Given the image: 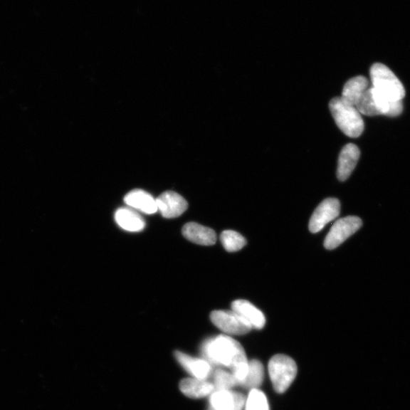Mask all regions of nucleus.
Instances as JSON below:
<instances>
[{
  "instance_id": "obj_1",
  "label": "nucleus",
  "mask_w": 410,
  "mask_h": 410,
  "mask_svg": "<svg viewBox=\"0 0 410 410\" xmlns=\"http://www.w3.org/2000/svg\"><path fill=\"white\" fill-rule=\"evenodd\" d=\"M201 351L204 359L216 366L231 368L232 371L248 362L242 345L226 335L205 340Z\"/></svg>"
},
{
  "instance_id": "obj_2",
  "label": "nucleus",
  "mask_w": 410,
  "mask_h": 410,
  "mask_svg": "<svg viewBox=\"0 0 410 410\" xmlns=\"http://www.w3.org/2000/svg\"><path fill=\"white\" fill-rule=\"evenodd\" d=\"M330 112L339 129L350 138H357L364 131V122L356 107L347 104L341 98H335L329 104Z\"/></svg>"
},
{
  "instance_id": "obj_3",
  "label": "nucleus",
  "mask_w": 410,
  "mask_h": 410,
  "mask_svg": "<svg viewBox=\"0 0 410 410\" xmlns=\"http://www.w3.org/2000/svg\"><path fill=\"white\" fill-rule=\"evenodd\" d=\"M372 88L377 93L397 100L405 97V89L390 68L382 63H374L370 70Z\"/></svg>"
},
{
  "instance_id": "obj_4",
  "label": "nucleus",
  "mask_w": 410,
  "mask_h": 410,
  "mask_svg": "<svg viewBox=\"0 0 410 410\" xmlns=\"http://www.w3.org/2000/svg\"><path fill=\"white\" fill-rule=\"evenodd\" d=\"M268 372L273 389L282 394L286 391L298 374L295 361L286 355L273 357L268 364Z\"/></svg>"
},
{
  "instance_id": "obj_5",
  "label": "nucleus",
  "mask_w": 410,
  "mask_h": 410,
  "mask_svg": "<svg viewBox=\"0 0 410 410\" xmlns=\"http://www.w3.org/2000/svg\"><path fill=\"white\" fill-rule=\"evenodd\" d=\"M362 226V221L358 216H349L338 220L325 239V248L332 250L337 248L357 232Z\"/></svg>"
},
{
  "instance_id": "obj_6",
  "label": "nucleus",
  "mask_w": 410,
  "mask_h": 410,
  "mask_svg": "<svg viewBox=\"0 0 410 410\" xmlns=\"http://www.w3.org/2000/svg\"><path fill=\"white\" fill-rule=\"evenodd\" d=\"M210 317L212 323L227 335H244L253 329L242 317L233 310L214 311Z\"/></svg>"
},
{
  "instance_id": "obj_7",
  "label": "nucleus",
  "mask_w": 410,
  "mask_h": 410,
  "mask_svg": "<svg viewBox=\"0 0 410 410\" xmlns=\"http://www.w3.org/2000/svg\"><path fill=\"white\" fill-rule=\"evenodd\" d=\"M340 212V203L338 199L330 198L323 201L312 216L309 225L310 232H320L328 223L337 218Z\"/></svg>"
},
{
  "instance_id": "obj_8",
  "label": "nucleus",
  "mask_w": 410,
  "mask_h": 410,
  "mask_svg": "<svg viewBox=\"0 0 410 410\" xmlns=\"http://www.w3.org/2000/svg\"><path fill=\"white\" fill-rule=\"evenodd\" d=\"M157 210L165 219L178 218L188 209L186 199L173 191H167L162 194L156 199Z\"/></svg>"
},
{
  "instance_id": "obj_9",
  "label": "nucleus",
  "mask_w": 410,
  "mask_h": 410,
  "mask_svg": "<svg viewBox=\"0 0 410 410\" xmlns=\"http://www.w3.org/2000/svg\"><path fill=\"white\" fill-rule=\"evenodd\" d=\"M246 396L231 390H216L210 397V404L214 410H243Z\"/></svg>"
},
{
  "instance_id": "obj_10",
  "label": "nucleus",
  "mask_w": 410,
  "mask_h": 410,
  "mask_svg": "<svg viewBox=\"0 0 410 410\" xmlns=\"http://www.w3.org/2000/svg\"><path fill=\"white\" fill-rule=\"evenodd\" d=\"M175 357L194 379L207 380L212 373L211 363L204 359L191 357L184 352H176Z\"/></svg>"
},
{
  "instance_id": "obj_11",
  "label": "nucleus",
  "mask_w": 410,
  "mask_h": 410,
  "mask_svg": "<svg viewBox=\"0 0 410 410\" xmlns=\"http://www.w3.org/2000/svg\"><path fill=\"white\" fill-rule=\"evenodd\" d=\"M360 157L359 147L354 144H348L342 149L338 159L337 176L340 181L349 179L355 169Z\"/></svg>"
},
{
  "instance_id": "obj_12",
  "label": "nucleus",
  "mask_w": 410,
  "mask_h": 410,
  "mask_svg": "<svg viewBox=\"0 0 410 410\" xmlns=\"http://www.w3.org/2000/svg\"><path fill=\"white\" fill-rule=\"evenodd\" d=\"M231 306L232 310L242 317L253 328L261 330L265 327L266 316L253 304L247 300H238Z\"/></svg>"
},
{
  "instance_id": "obj_13",
  "label": "nucleus",
  "mask_w": 410,
  "mask_h": 410,
  "mask_svg": "<svg viewBox=\"0 0 410 410\" xmlns=\"http://www.w3.org/2000/svg\"><path fill=\"white\" fill-rule=\"evenodd\" d=\"M182 234L189 241L201 246L216 243V235L211 228L197 223H188L182 228Z\"/></svg>"
},
{
  "instance_id": "obj_14",
  "label": "nucleus",
  "mask_w": 410,
  "mask_h": 410,
  "mask_svg": "<svg viewBox=\"0 0 410 410\" xmlns=\"http://www.w3.org/2000/svg\"><path fill=\"white\" fill-rule=\"evenodd\" d=\"M124 201L131 209L147 214H153L158 211L156 199L149 193L141 189H135L129 192L125 196Z\"/></svg>"
},
{
  "instance_id": "obj_15",
  "label": "nucleus",
  "mask_w": 410,
  "mask_h": 410,
  "mask_svg": "<svg viewBox=\"0 0 410 410\" xmlns=\"http://www.w3.org/2000/svg\"><path fill=\"white\" fill-rule=\"evenodd\" d=\"M115 220L122 229L130 232H140L146 225L138 212L128 208L119 209L115 213Z\"/></svg>"
},
{
  "instance_id": "obj_16",
  "label": "nucleus",
  "mask_w": 410,
  "mask_h": 410,
  "mask_svg": "<svg viewBox=\"0 0 410 410\" xmlns=\"http://www.w3.org/2000/svg\"><path fill=\"white\" fill-rule=\"evenodd\" d=\"M369 88V83L366 77L359 75L352 78L345 84L340 98L347 104L355 107Z\"/></svg>"
},
{
  "instance_id": "obj_17",
  "label": "nucleus",
  "mask_w": 410,
  "mask_h": 410,
  "mask_svg": "<svg viewBox=\"0 0 410 410\" xmlns=\"http://www.w3.org/2000/svg\"><path fill=\"white\" fill-rule=\"evenodd\" d=\"M182 394L190 398H203L211 395L215 390L213 383L207 380L197 379H186L182 380L179 384Z\"/></svg>"
},
{
  "instance_id": "obj_18",
  "label": "nucleus",
  "mask_w": 410,
  "mask_h": 410,
  "mask_svg": "<svg viewBox=\"0 0 410 410\" xmlns=\"http://www.w3.org/2000/svg\"><path fill=\"white\" fill-rule=\"evenodd\" d=\"M373 97L376 107H377L380 115L394 117L403 112L402 100H397L383 95L376 91L372 87Z\"/></svg>"
},
{
  "instance_id": "obj_19",
  "label": "nucleus",
  "mask_w": 410,
  "mask_h": 410,
  "mask_svg": "<svg viewBox=\"0 0 410 410\" xmlns=\"http://www.w3.org/2000/svg\"><path fill=\"white\" fill-rule=\"evenodd\" d=\"M265 376L264 367L262 363L253 359L248 361V369L244 381L239 385L247 389H255L263 382Z\"/></svg>"
},
{
  "instance_id": "obj_20",
  "label": "nucleus",
  "mask_w": 410,
  "mask_h": 410,
  "mask_svg": "<svg viewBox=\"0 0 410 410\" xmlns=\"http://www.w3.org/2000/svg\"><path fill=\"white\" fill-rule=\"evenodd\" d=\"M221 242L229 253L241 250L247 243L246 239L241 233L233 231H225L221 234Z\"/></svg>"
},
{
  "instance_id": "obj_21",
  "label": "nucleus",
  "mask_w": 410,
  "mask_h": 410,
  "mask_svg": "<svg viewBox=\"0 0 410 410\" xmlns=\"http://www.w3.org/2000/svg\"><path fill=\"white\" fill-rule=\"evenodd\" d=\"M213 379L216 390H231L238 385L233 373L223 369H216L213 373Z\"/></svg>"
},
{
  "instance_id": "obj_22",
  "label": "nucleus",
  "mask_w": 410,
  "mask_h": 410,
  "mask_svg": "<svg viewBox=\"0 0 410 410\" xmlns=\"http://www.w3.org/2000/svg\"><path fill=\"white\" fill-rule=\"evenodd\" d=\"M355 107L360 114H363V115L368 117L380 115L375 105L372 87H369L366 93L363 94Z\"/></svg>"
},
{
  "instance_id": "obj_23",
  "label": "nucleus",
  "mask_w": 410,
  "mask_h": 410,
  "mask_svg": "<svg viewBox=\"0 0 410 410\" xmlns=\"http://www.w3.org/2000/svg\"><path fill=\"white\" fill-rule=\"evenodd\" d=\"M246 410H269V404L266 394L258 389L250 390L246 398Z\"/></svg>"
},
{
  "instance_id": "obj_24",
  "label": "nucleus",
  "mask_w": 410,
  "mask_h": 410,
  "mask_svg": "<svg viewBox=\"0 0 410 410\" xmlns=\"http://www.w3.org/2000/svg\"><path fill=\"white\" fill-rule=\"evenodd\" d=\"M209 410H214V409H212L211 407H210V408L209 409Z\"/></svg>"
}]
</instances>
